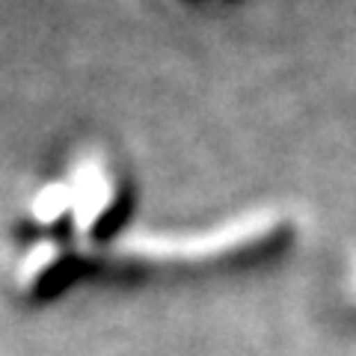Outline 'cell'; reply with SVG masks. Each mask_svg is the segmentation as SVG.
<instances>
[{"mask_svg":"<svg viewBox=\"0 0 356 356\" xmlns=\"http://www.w3.org/2000/svg\"><path fill=\"white\" fill-rule=\"evenodd\" d=\"M69 187V222L77 238L95 235L122 199V175L104 152L81 154L63 175Z\"/></svg>","mask_w":356,"mask_h":356,"instance_id":"obj_1","label":"cell"},{"mask_svg":"<svg viewBox=\"0 0 356 356\" xmlns=\"http://www.w3.org/2000/svg\"><path fill=\"white\" fill-rule=\"evenodd\" d=\"M69 250L63 243H54V241H44V243H36L27 259H21V267H18V285L21 291H51L54 285L63 280V270L69 267Z\"/></svg>","mask_w":356,"mask_h":356,"instance_id":"obj_2","label":"cell"},{"mask_svg":"<svg viewBox=\"0 0 356 356\" xmlns=\"http://www.w3.org/2000/svg\"><path fill=\"white\" fill-rule=\"evenodd\" d=\"M166 3H178V6H208V3H235V0H166Z\"/></svg>","mask_w":356,"mask_h":356,"instance_id":"obj_3","label":"cell"}]
</instances>
